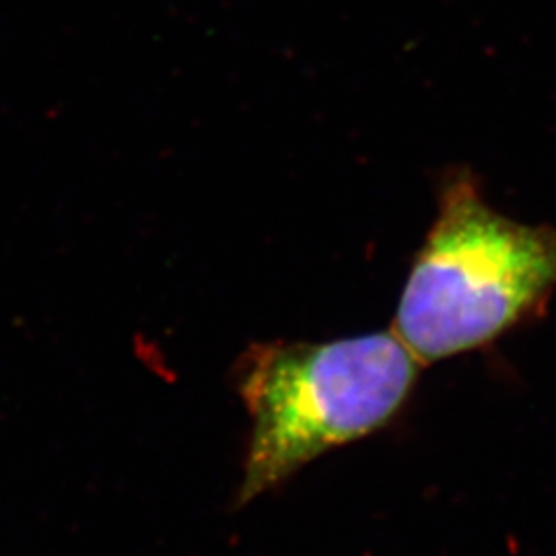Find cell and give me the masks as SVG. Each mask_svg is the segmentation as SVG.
Instances as JSON below:
<instances>
[{
	"label": "cell",
	"mask_w": 556,
	"mask_h": 556,
	"mask_svg": "<svg viewBox=\"0 0 556 556\" xmlns=\"http://www.w3.org/2000/svg\"><path fill=\"white\" fill-rule=\"evenodd\" d=\"M418 367L394 332L250 346L236 367L252 418L239 505L390 425L408 402Z\"/></svg>",
	"instance_id": "1"
},
{
	"label": "cell",
	"mask_w": 556,
	"mask_h": 556,
	"mask_svg": "<svg viewBox=\"0 0 556 556\" xmlns=\"http://www.w3.org/2000/svg\"><path fill=\"white\" fill-rule=\"evenodd\" d=\"M555 289V231L501 215L470 172H456L404 282L394 334L420 365L438 363L491 344Z\"/></svg>",
	"instance_id": "2"
}]
</instances>
